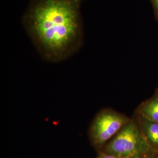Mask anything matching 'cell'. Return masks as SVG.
Instances as JSON below:
<instances>
[{
  "label": "cell",
  "mask_w": 158,
  "mask_h": 158,
  "mask_svg": "<svg viewBox=\"0 0 158 158\" xmlns=\"http://www.w3.org/2000/svg\"><path fill=\"white\" fill-rule=\"evenodd\" d=\"M81 0H32L23 23L40 55L59 62L73 55L83 43Z\"/></svg>",
  "instance_id": "6da1fadb"
},
{
  "label": "cell",
  "mask_w": 158,
  "mask_h": 158,
  "mask_svg": "<svg viewBox=\"0 0 158 158\" xmlns=\"http://www.w3.org/2000/svg\"><path fill=\"white\" fill-rule=\"evenodd\" d=\"M152 149L148 145L135 119L132 118L100 151L119 158H134Z\"/></svg>",
  "instance_id": "7a4b0ae2"
},
{
  "label": "cell",
  "mask_w": 158,
  "mask_h": 158,
  "mask_svg": "<svg viewBox=\"0 0 158 158\" xmlns=\"http://www.w3.org/2000/svg\"><path fill=\"white\" fill-rule=\"evenodd\" d=\"M131 118L110 108L100 110L95 115L88 130L92 147L99 152L116 135Z\"/></svg>",
  "instance_id": "3957f363"
},
{
  "label": "cell",
  "mask_w": 158,
  "mask_h": 158,
  "mask_svg": "<svg viewBox=\"0 0 158 158\" xmlns=\"http://www.w3.org/2000/svg\"><path fill=\"white\" fill-rule=\"evenodd\" d=\"M142 133L151 149L158 153V123L135 113V117Z\"/></svg>",
  "instance_id": "277c9868"
},
{
  "label": "cell",
  "mask_w": 158,
  "mask_h": 158,
  "mask_svg": "<svg viewBox=\"0 0 158 158\" xmlns=\"http://www.w3.org/2000/svg\"><path fill=\"white\" fill-rule=\"evenodd\" d=\"M135 113L158 123V88L152 96L138 107Z\"/></svg>",
  "instance_id": "5b68a950"
},
{
  "label": "cell",
  "mask_w": 158,
  "mask_h": 158,
  "mask_svg": "<svg viewBox=\"0 0 158 158\" xmlns=\"http://www.w3.org/2000/svg\"><path fill=\"white\" fill-rule=\"evenodd\" d=\"M134 158H158V153L150 150L146 152L140 154Z\"/></svg>",
  "instance_id": "8992f818"
},
{
  "label": "cell",
  "mask_w": 158,
  "mask_h": 158,
  "mask_svg": "<svg viewBox=\"0 0 158 158\" xmlns=\"http://www.w3.org/2000/svg\"><path fill=\"white\" fill-rule=\"evenodd\" d=\"M96 158H121L118 156H115L112 154L104 152L102 151L98 152V155Z\"/></svg>",
  "instance_id": "52a82bcc"
},
{
  "label": "cell",
  "mask_w": 158,
  "mask_h": 158,
  "mask_svg": "<svg viewBox=\"0 0 158 158\" xmlns=\"http://www.w3.org/2000/svg\"><path fill=\"white\" fill-rule=\"evenodd\" d=\"M150 1L152 5L155 17L158 22V0H150Z\"/></svg>",
  "instance_id": "ba28073f"
}]
</instances>
